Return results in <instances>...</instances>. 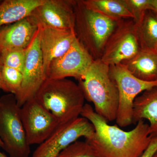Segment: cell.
<instances>
[{
	"mask_svg": "<svg viewBox=\"0 0 157 157\" xmlns=\"http://www.w3.org/2000/svg\"><path fill=\"white\" fill-rule=\"evenodd\" d=\"M80 115L94 126V135L86 140L97 157H140L151 141L148 124L144 121L137 122L130 131H124L109 125L88 104H85Z\"/></svg>",
	"mask_w": 157,
	"mask_h": 157,
	"instance_id": "1",
	"label": "cell"
},
{
	"mask_svg": "<svg viewBox=\"0 0 157 157\" xmlns=\"http://www.w3.org/2000/svg\"><path fill=\"white\" fill-rule=\"evenodd\" d=\"M35 98L60 124L67 123L79 117L85 104L80 86L67 78H46Z\"/></svg>",
	"mask_w": 157,
	"mask_h": 157,
	"instance_id": "2",
	"label": "cell"
},
{
	"mask_svg": "<svg viewBox=\"0 0 157 157\" xmlns=\"http://www.w3.org/2000/svg\"><path fill=\"white\" fill-rule=\"evenodd\" d=\"M85 98L107 123L116 120L118 105L116 84L109 75V66L100 59L94 60L84 78L78 82Z\"/></svg>",
	"mask_w": 157,
	"mask_h": 157,
	"instance_id": "3",
	"label": "cell"
},
{
	"mask_svg": "<svg viewBox=\"0 0 157 157\" xmlns=\"http://www.w3.org/2000/svg\"><path fill=\"white\" fill-rule=\"evenodd\" d=\"M74 8L76 38L94 60L101 59L118 21L88 9L82 0H74Z\"/></svg>",
	"mask_w": 157,
	"mask_h": 157,
	"instance_id": "4",
	"label": "cell"
},
{
	"mask_svg": "<svg viewBox=\"0 0 157 157\" xmlns=\"http://www.w3.org/2000/svg\"><path fill=\"white\" fill-rule=\"evenodd\" d=\"M0 139L9 157H29L28 143L15 96L9 94L0 98Z\"/></svg>",
	"mask_w": 157,
	"mask_h": 157,
	"instance_id": "5",
	"label": "cell"
},
{
	"mask_svg": "<svg viewBox=\"0 0 157 157\" xmlns=\"http://www.w3.org/2000/svg\"><path fill=\"white\" fill-rule=\"evenodd\" d=\"M109 75L118 92V105L116 122L124 128L133 124L134 103L136 98L147 90L157 86V81L141 80L133 75L122 63L109 66Z\"/></svg>",
	"mask_w": 157,
	"mask_h": 157,
	"instance_id": "6",
	"label": "cell"
},
{
	"mask_svg": "<svg viewBox=\"0 0 157 157\" xmlns=\"http://www.w3.org/2000/svg\"><path fill=\"white\" fill-rule=\"evenodd\" d=\"M140 50L134 20L123 19L118 21L100 60L109 66L117 65L132 59Z\"/></svg>",
	"mask_w": 157,
	"mask_h": 157,
	"instance_id": "7",
	"label": "cell"
},
{
	"mask_svg": "<svg viewBox=\"0 0 157 157\" xmlns=\"http://www.w3.org/2000/svg\"><path fill=\"white\" fill-rule=\"evenodd\" d=\"M94 133L92 124L82 117L67 123L60 124L53 133L39 144L32 157H57L63 150L80 137L89 140Z\"/></svg>",
	"mask_w": 157,
	"mask_h": 157,
	"instance_id": "8",
	"label": "cell"
},
{
	"mask_svg": "<svg viewBox=\"0 0 157 157\" xmlns=\"http://www.w3.org/2000/svg\"><path fill=\"white\" fill-rule=\"evenodd\" d=\"M38 27L32 42L26 49L22 85L19 93L15 96L17 105L20 108L27 101L35 98L46 78L40 46L41 29Z\"/></svg>",
	"mask_w": 157,
	"mask_h": 157,
	"instance_id": "9",
	"label": "cell"
},
{
	"mask_svg": "<svg viewBox=\"0 0 157 157\" xmlns=\"http://www.w3.org/2000/svg\"><path fill=\"white\" fill-rule=\"evenodd\" d=\"M20 115L30 145L43 143L60 124L57 119L35 98L27 101L21 107Z\"/></svg>",
	"mask_w": 157,
	"mask_h": 157,
	"instance_id": "10",
	"label": "cell"
},
{
	"mask_svg": "<svg viewBox=\"0 0 157 157\" xmlns=\"http://www.w3.org/2000/svg\"><path fill=\"white\" fill-rule=\"evenodd\" d=\"M94 60L76 38L66 53L50 63L46 78L73 77L78 82L81 81Z\"/></svg>",
	"mask_w": 157,
	"mask_h": 157,
	"instance_id": "11",
	"label": "cell"
},
{
	"mask_svg": "<svg viewBox=\"0 0 157 157\" xmlns=\"http://www.w3.org/2000/svg\"><path fill=\"white\" fill-rule=\"evenodd\" d=\"M74 0H45L29 16L42 28L74 30Z\"/></svg>",
	"mask_w": 157,
	"mask_h": 157,
	"instance_id": "12",
	"label": "cell"
},
{
	"mask_svg": "<svg viewBox=\"0 0 157 157\" xmlns=\"http://www.w3.org/2000/svg\"><path fill=\"white\" fill-rule=\"evenodd\" d=\"M40 27V46L43 57V70L46 76L50 63L66 53L76 37L74 30H72Z\"/></svg>",
	"mask_w": 157,
	"mask_h": 157,
	"instance_id": "13",
	"label": "cell"
},
{
	"mask_svg": "<svg viewBox=\"0 0 157 157\" xmlns=\"http://www.w3.org/2000/svg\"><path fill=\"white\" fill-rule=\"evenodd\" d=\"M29 17L0 27V53L11 49H25L38 29Z\"/></svg>",
	"mask_w": 157,
	"mask_h": 157,
	"instance_id": "14",
	"label": "cell"
},
{
	"mask_svg": "<svg viewBox=\"0 0 157 157\" xmlns=\"http://www.w3.org/2000/svg\"><path fill=\"white\" fill-rule=\"evenodd\" d=\"M140 120L148 122L151 138H157V86L141 93L135 100L133 124Z\"/></svg>",
	"mask_w": 157,
	"mask_h": 157,
	"instance_id": "15",
	"label": "cell"
},
{
	"mask_svg": "<svg viewBox=\"0 0 157 157\" xmlns=\"http://www.w3.org/2000/svg\"><path fill=\"white\" fill-rule=\"evenodd\" d=\"M121 63L137 78L147 82L157 81V52L140 50L132 59Z\"/></svg>",
	"mask_w": 157,
	"mask_h": 157,
	"instance_id": "16",
	"label": "cell"
},
{
	"mask_svg": "<svg viewBox=\"0 0 157 157\" xmlns=\"http://www.w3.org/2000/svg\"><path fill=\"white\" fill-rule=\"evenodd\" d=\"M45 0H5L0 3V27L29 17Z\"/></svg>",
	"mask_w": 157,
	"mask_h": 157,
	"instance_id": "17",
	"label": "cell"
},
{
	"mask_svg": "<svg viewBox=\"0 0 157 157\" xmlns=\"http://www.w3.org/2000/svg\"><path fill=\"white\" fill-rule=\"evenodd\" d=\"M140 50L157 52V13L147 10L135 24Z\"/></svg>",
	"mask_w": 157,
	"mask_h": 157,
	"instance_id": "18",
	"label": "cell"
},
{
	"mask_svg": "<svg viewBox=\"0 0 157 157\" xmlns=\"http://www.w3.org/2000/svg\"><path fill=\"white\" fill-rule=\"evenodd\" d=\"M87 8L109 19L118 21L123 19H134L123 0H82Z\"/></svg>",
	"mask_w": 157,
	"mask_h": 157,
	"instance_id": "19",
	"label": "cell"
},
{
	"mask_svg": "<svg viewBox=\"0 0 157 157\" xmlns=\"http://www.w3.org/2000/svg\"><path fill=\"white\" fill-rule=\"evenodd\" d=\"M22 73L18 70L3 66L1 76V90L16 95L20 90Z\"/></svg>",
	"mask_w": 157,
	"mask_h": 157,
	"instance_id": "20",
	"label": "cell"
},
{
	"mask_svg": "<svg viewBox=\"0 0 157 157\" xmlns=\"http://www.w3.org/2000/svg\"><path fill=\"white\" fill-rule=\"evenodd\" d=\"M25 49H11L0 53L4 66L13 68L22 73L25 59Z\"/></svg>",
	"mask_w": 157,
	"mask_h": 157,
	"instance_id": "21",
	"label": "cell"
},
{
	"mask_svg": "<svg viewBox=\"0 0 157 157\" xmlns=\"http://www.w3.org/2000/svg\"><path fill=\"white\" fill-rule=\"evenodd\" d=\"M57 157H97L87 141L77 140L66 147Z\"/></svg>",
	"mask_w": 157,
	"mask_h": 157,
	"instance_id": "22",
	"label": "cell"
},
{
	"mask_svg": "<svg viewBox=\"0 0 157 157\" xmlns=\"http://www.w3.org/2000/svg\"><path fill=\"white\" fill-rule=\"evenodd\" d=\"M150 0H123L130 11L135 24L138 23L147 10H150Z\"/></svg>",
	"mask_w": 157,
	"mask_h": 157,
	"instance_id": "23",
	"label": "cell"
},
{
	"mask_svg": "<svg viewBox=\"0 0 157 157\" xmlns=\"http://www.w3.org/2000/svg\"><path fill=\"white\" fill-rule=\"evenodd\" d=\"M157 151V138H152L149 145L140 157H152Z\"/></svg>",
	"mask_w": 157,
	"mask_h": 157,
	"instance_id": "24",
	"label": "cell"
},
{
	"mask_svg": "<svg viewBox=\"0 0 157 157\" xmlns=\"http://www.w3.org/2000/svg\"><path fill=\"white\" fill-rule=\"evenodd\" d=\"M150 10H153L157 13V0L150 1Z\"/></svg>",
	"mask_w": 157,
	"mask_h": 157,
	"instance_id": "25",
	"label": "cell"
},
{
	"mask_svg": "<svg viewBox=\"0 0 157 157\" xmlns=\"http://www.w3.org/2000/svg\"><path fill=\"white\" fill-rule=\"evenodd\" d=\"M3 66H4V65H3L2 59H1V57H0V89H1V76H2V72Z\"/></svg>",
	"mask_w": 157,
	"mask_h": 157,
	"instance_id": "26",
	"label": "cell"
},
{
	"mask_svg": "<svg viewBox=\"0 0 157 157\" xmlns=\"http://www.w3.org/2000/svg\"><path fill=\"white\" fill-rule=\"evenodd\" d=\"M0 157H8L6 155L2 153L0 151Z\"/></svg>",
	"mask_w": 157,
	"mask_h": 157,
	"instance_id": "27",
	"label": "cell"
},
{
	"mask_svg": "<svg viewBox=\"0 0 157 157\" xmlns=\"http://www.w3.org/2000/svg\"><path fill=\"white\" fill-rule=\"evenodd\" d=\"M1 89H0V92H1ZM0 98H1V97H0ZM3 147V142H2V140H1V139H0V147H2V148Z\"/></svg>",
	"mask_w": 157,
	"mask_h": 157,
	"instance_id": "28",
	"label": "cell"
},
{
	"mask_svg": "<svg viewBox=\"0 0 157 157\" xmlns=\"http://www.w3.org/2000/svg\"><path fill=\"white\" fill-rule=\"evenodd\" d=\"M152 157H157V151L155 153V154Z\"/></svg>",
	"mask_w": 157,
	"mask_h": 157,
	"instance_id": "29",
	"label": "cell"
},
{
	"mask_svg": "<svg viewBox=\"0 0 157 157\" xmlns=\"http://www.w3.org/2000/svg\"><path fill=\"white\" fill-rule=\"evenodd\" d=\"M2 2V1H0V3H1V2Z\"/></svg>",
	"mask_w": 157,
	"mask_h": 157,
	"instance_id": "30",
	"label": "cell"
}]
</instances>
